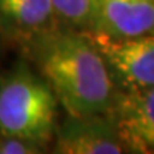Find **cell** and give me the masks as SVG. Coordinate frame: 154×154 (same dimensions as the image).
Wrapping results in <instances>:
<instances>
[{"mask_svg":"<svg viewBox=\"0 0 154 154\" xmlns=\"http://www.w3.org/2000/svg\"><path fill=\"white\" fill-rule=\"evenodd\" d=\"M87 33L109 37L154 33V0H97Z\"/></svg>","mask_w":154,"mask_h":154,"instance_id":"8992f818","label":"cell"},{"mask_svg":"<svg viewBox=\"0 0 154 154\" xmlns=\"http://www.w3.org/2000/svg\"><path fill=\"white\" fill-rule=\"evenodd\" d=\"M50 151L59 154L124 153L114 124L107 113L66 114L56 127Z\"/></svg>","mask_w":154,"mask_h":154,"instance_id":"5b68a950","label":"cell"},{"mask_svg":"<svg viewBox=\"0 0 154 154\" xmlns=\"http://www.w3.org/2000/svg\"><path fill=\"white\" fill-rule=\"evenodd\" d=\"M87 36L99 50L117 91L154 87V33L131 37Z\"/></svg>","mask_w":154,"mask_h":154,"instance_id":"3957f363","label":"cell"},{"mask_svg":"<svg viewBox=\"0 0 154 154\" xmlns=\"http://www.w3.org/2000/svg\"><path fill=\"white\" fill-rule=\"evenodd\" d=\"M124 153L154 154V87L116 90L107 110Z\"/></svg>","mask_w":154,"mask_h":154,"instance_id":"277c9868","label":"cell"},{"mask_svg":"<svg viewBox=\"0 0 154 154\" xmlns=\"http://www.w3.org/2000/svg\"><path fill=\"white\" fill-rule=\"evenodd\" d=\"M49 150L32 140L0 134V154H42Z\"/></svg>","mask_w":154,"mask_h":154,"instance_id":"9c48e42d","label":"cell"},{"mask_svg":"<svg viewBox=\"0 0 154 154\" xmlns=\"http://www.w3.org/2000/svg\"><path fill=\"white\" fill-rule=\"evenodd\" d=\"M59 26L87 33L97 0H50Z\"/></svg>","mask_w":154,"mask_h":154,"instance_id":"ba28073f","label":"cell"},{"mask_svg":"<svg viewBox=\"0 0 154 154\" xmlns=\"http://www.w3.org/2000/svg\"><path fill=\"white\" fill-rule=\"evenodd\" d=\"M17 50L49 83L66 114L110 109L116 88L87 33L56 26Z\"/></svg>","mask_w":154,"mask_h":154,"instance_id":"6da1fadb","label":"cell"},{"mask_svg":"<svg viewBox=\"0 0 154 154\" xmlns=\"http://www.w3.org/2000/svg\"><path fill=\"white\" fill-rule=\"evenodd\" d=\"M59 26L50 0H0V42L20 49Z\"/></svg>","mask_w":154,"mask_h":154,"instance_id":"52a82bcc","label":"cell"},{"mask_svg":"<svg viewBox=\"0 0 154 154\" xmlns=\"http://www.w3.org/2000/svg\"><path fill=\"white\" fill-rule=\"evenodd\" d=\"M59 110L49 83L26 59L0 74V134L27 138L50 151Z\"/></svg>","mask_w":154,"mask_h":154,"instance_id":"7a4b0ae2","label":"cell"}]
</instances>
